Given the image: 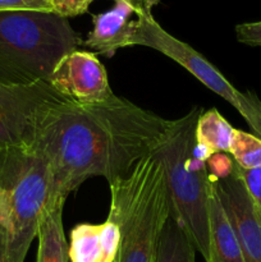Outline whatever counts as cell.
<instances>
[{"label": "cell", "instance_id": "obj_19", "mask_svg": "<svg viewBox=\"0 0 261 262\" xmlns=\"http://www.w3.org/2000/svg\"><path fill=\"white\" fill-rule=\"evenodd\" d=\"M235 170L242 179L253 205L261 214V169H245L235 164Z\"/></svg>", "mask_w": 261, "mask_h": 262}, {"label": "cell", "instance_id": "obj_12", "mask_svg": "<svg viewBox=\"0 0 261 262\" xmlns=\"http://www.w3.org/2000/svg\"><path fill=\"white\" fill-rule=\"evenodd\" d=\"M64 200H54L41 219L37 230L36 262H68L69 246L63 229Z\"/></svg>", "mask_w": 261, "mask_h": 262}, {"label": "cell", "instance_id": "obj_3", "mask_svg": "<svg viewBox=\"0 0 261 262\" xmlns=\"http://www.w3.org/2000/svg\"><path fill=\"white\" fill-rule=\"evenodd\" d=\"M81 42L69 20L53 12L0 10V84L48 81Z\"/></svg>", "mask_w": 261, "mask_h": 262}, {"label": "cell", "instance_id": "obj_1", "mask_svg": "<svg viewBox=\"0 0 261 262\" xmlns=\"http://www.w3.org/2000/svg\"><path fill=\"white\" fill-rule=\"evenodd\" d=\"M171 120L113 95L96 104L63 102L51 107L33 147L51 176L53 200H64L92 177L109 183L128 176L155 154Z\"/></svg>", "mask_w": 261, "mask_h": 262}, {"label": "cell", "instance_id": "obj_6", "mask_svg": "<svg viewBox=\"0 0 261 262\" xmlns=\"http://www.w3.org/2000/svg\"><path fill=\"white\" fill-rule=\"evenodd\" d=\"M141 45L164 54L196 77L212 92L229 102L245 118L256 137L261 140V101L253 92H241L192 46L166 32L154 18L151 9L140 14L132 46Z\"/></svg>", "mask_w": 261, "mask_h": 262}, {"label": "cell", "instance_id": "obj_11", "mask_svg": "<svg viewBox=\"0 0 261 262\" xmlns=\"http://www.w3.org/2000/svg\"><path fill=\"white\" fill-rule=\"evenodd\" d=\"M206 262H246L232 223L212 183L209 201V258Z\"/></svg>", "mask_w": 261, "mask_h": 262}, {"label": "cell", "instance_id": "obj_9", "mask_svg": "<svg viewBox=\"0 0 261 262\" xmlns=\"http://www.w3.org/2000/svg\"><path fill=\"white\" fill-rule=\"evenodd\" d=\"M214 184L229 217L246 262H261V214L253 205L242 179L235 170Z\"/></svg>", "mask_w": 261, "mask_h": 262}, {"label": "cell", "instance_id": "obj_18", "mask_svg": "<svg viewBox=\"0 0 261 262\" xmlns=\"http://www.w3.org/2000/svg\"><path fill=\"white\" fill-rule=\"evenodd\" d=\"M210 182H220L228 178L234 171V160L227 152H215L206 161Z\"/></svg>", "mask_w": 261, "mask_h": 262}, {"label": "cell", "instance_id": "obj_5", "mask_svg": "<svg viewBox=\"0 0 261 262\" xmlns=\"http://www.w3.org/2000/svg\"><path fill=\"white\" fill-rule=\"evenodd\" d=\"M0 184L12 197L13 227L8 233L10 262H25L38 225L53 200L51 176L35 147L0 151Z\"/></svg>", "mask_w": 261, "mask_h": 262}, {"label": "cell", "instance_id": "obj_4", "mask_svg": "<svg viewBox=\"0 0 261 262\" xmlns=\"http://www.w3.org/2000/svg\"><path fill=\"white\" fill-rule=\"evenodd\" d=\"M202 110L192 107L171 120L170 129L155 155L163 163L173 211L188 232L197 252L209 258L210 187L206 163L192 155L194 130Z\"/></svg>", "mask_w": 261, "mask_h": 262}, {"label": "cell", "instance_id": "obj_8", "mask_svg": "<svg viewBox=\"0 0 261 262\" xmlns=\"http://www.w3.org/2000/svg\"><path fill=\"white\" fill-rule=\"evenodd\" d=\"M48 82L69 102L90 105L112 97L113 91L106 69L96 54L73 50L56 64Z\"/></svg>", "mask_w": 261, "mask_h": 262}, {"label": "cell", "instance_id": "obj_21", "mask_svg": "<svg viewBox=\"0 0 261 262\" xmlns=\"http://www.w3.org/2000/svg\"><path fill=\"white\" fill-rule=\"evenodd\" d=\"M0 10L53 12L51 0H0Z\"/></svg>", "mask_w": 261, "mask_h": 262}, {"label": "cell", "instance_id": "obj_2", "mask_svg": "<svg viewBox=\"0 0 261 262\" xmlns=\"http://www.w3.org/2000/svg\"><path fill=\"white\" fill-rule=\"evenodd\" d=\"M107 219L120 232L115 262H155L161 232L171 212L165 169L153 154L138 161L128 176L109 183Z\"/></svg>", "mask_w": 261, "mask_h": 262}, {"label": "cell", "instance_id": "obj_23", "mask_svg": "<svg viewBox=\"0 0 261 262\" xmlns=\"http://www.w3.org/2000/svg\"><path fill=\"white\" fill-rule=\"evenodd\" d=\"M0 227L10 233L13 227V205L12 197L8 189L0 184Z\"/></svg>", "mask_w": 261, "mask_h": 262}, {"label": "cell", "instance_id": "obj_24", "mask_svg": "<svg viewBox=\"0 0 261 262\" xmlns=\"http://www.w3.org/2000/svg\"><path fill=\"white\" fill-rule=\"evenodd\" d=\"M214 154L215 151L212 150V148H210L209 146L205 145V143L202 142H197V141L194 140L193 148H192V155H193L194 159L206 163V161L210 159V156H212Z\"/></svg>", "mask_w": 261, "mask_h": 262}, {"label": "cell", "instance_id": "obj_10", "mask_svg": "<svg viewBox=\"0 0 261 262\" xmlns=\"http://www.w3.org/2000/svg\"><path fill=\"white\" fill-rule=\"evenodd\" d=\"M112 9L92 15V30L83 45L105 56H113L119 49L132 46L140 14L153 7L146 0H114Z\"/></svg>", "mask_w": 261, "mask_h": 262}, {"label": "cell", "instance_id": "obj_20", "mask_svg": "<svg viewBox=\"0 0 261 262\" xmlns=\"http://www.w3.org/2000/svg\"><path fill=\"white\" fill-rule=\"evenodd\" d=\"M92 2L94 0H51V9L53 13L68 19L71 17L84 14Z\"/></svg>", "mask_w": 261, "mask_h": 262}, {"label": "cell", "instance_id": "obj_22", "mask_svg": "<svg viewBox=\"0 0 261 262\" xmlns=\"http://www.w3.org/2000/svg\"><path fill=\"white\" fill-rule=\"evenodd\" d=\"M235 36L240 42L250 46H261V20L235 26Z\"/></svg>", "mask_w": 261, "mask_h": 262}, {"label": "cell", "instance_id": "obj_7", "mask_svg": "<svg viewBox=\"0 0 261 262\" xmlns=\"http://www.w3.org/2000/svg\"><path fill=\"white\" fill-rule=\"evenodd\" d=\"M69 102L48 81L0 84V151L35 146L51 107Z\"/></svg>", "mask_w": 261, "mask_h": 262}, {"label": "cell", "instance_id": "obj_16", "mask_svg": "<svg viewBox=\"0 0 261 262\" xmlns=\"http://www.w3.org/2000/svg\"><path fill=\"white\" fill-rule=\"evenodd\" d=\"M229 155L241 168L261 169V140L255 135L235 129Z\"/></svg>", "mask_w": 261, "mask_h": 262}, {"label": "cell", "instance_id": "obj_14", "mask_svg": "<svg viewBox=\"0 0 261 262\" xmlns=\"http://www.w3.org/2000/svg\"><path fill=\"white\" fill-rule=\"evenodd\" d=\"M235 129L227 119L212 107L201 112L197 119L194 140L209 146L215 152H228L234 141Z\"/></svg>", "mask_w": 261, "mask_h": 262}, {"label": "cell", "instance_id": "obj_25", "mask_svg": "<svg viewBox=\"0 0 261 262\" xmlns=\"http://www.w3.org/2000/svg\"><path fill=\"white\" fill-rule=\"evenodd\" d=\"M0 262H10L8 253V232L0 227Z\"/></svg>", "mask_w": 261, "mask_h": 262}, {"label": "cell", "instance_id": "obj_15", "mask_svg": "<svg viewBox=\"0 0 261 262\" xmlns=\"http://www.w3.org/2000/svg\"><path fill=\"white\" fill-rule=\"evenodd\" d=\"M102 224H78L72 229L69 242L71 262H100Z\"/></svg>", "mask_w": 261, "mask_h": 262}, {"label": "cell", "instance_id": "obj_13", "mask_svg": "<svg viewBox=\"0 0 261 262\" xmlns=\"http://www.w3.org/2000/svg\"><path fill=\"white\" fill-rule=\"evenodd\" d=\"M155 262H196V248L173 207L161 232Z\"/></svg>", "mask_w": 261, "mask_h": 262}, {"label": "cell", "instance_id": "obj_17", "mask_svg": "<svg viewBox=\"0 0 261 262\" xmlns=\"http://www.w3.org/2000/svg\"><path fill=\"white\" fill-rule=\"evenodd\" d=\"M101 260L100 262H115L120 247L119 228L114 223L106 220L102 223L101 233Z\"/></svg>", "mask_w": 261, "mask_h": 262}, {"label": "cell", "instance_id": "obj_26", "mask_svg": "<svg viewBox=\"0 0 261 262\" xmlns=\"http://www.w3.org/2000/svg\"><path fill=\"white\" fill-rule=\"evenodd\" d=\"M146 2H147L148 4L151 5V7H154V5L156 4V2H158V0H146Z\"/></svg>", "mask_w": 261, "mask_h": 262}]
</instances>
